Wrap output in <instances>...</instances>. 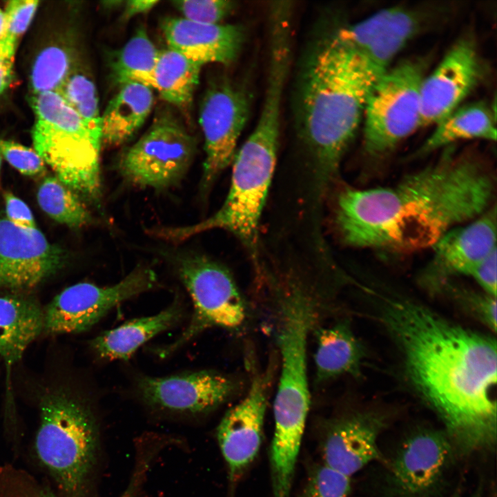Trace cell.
Instances as JSON below:
<instances>
[{
  "label": "cell",
  "mask_w": 497,
  "mask_h": 497,
  "mask_svg": "<svg viewBox=\"0 0 497 497\" xmlns=\"http://www.w3.org/2000/svg\"><path fill=\"white\" fill-rule=\"evenodd\" d=\"M380 298L381 320L400 352L407 378L440 420L456 455L494 447L496 339L413 300Z\"/></svg>",
  "instance_id": "6da1fadb"
},
{
  "label": "cell",
  "mask_w": 497,
  "mask_h": 497,
  "mask_svg": "<svg viewBox=\"0 0 497 497\" xmlns=\"http://www.w3.org/2000/svg\"><path fill=\"white\" fill-rule=\"evenodd\" d=\"M435 162L392 186L347 188L338 197L337 231L348 246L409 253L487 211L496 191L480 160L447 148Z\"/></svg>",
  "instance_id": "7a4b0ae2"
},
{
  "label": "cell",
  "mask_w": 497,
  "mask_h": 497,
  "mask_svg": "<svg viewBox=\"0 0 497 497\" xmlns=\"http://www.w3.org/2000/svg\"><path fill=\"white\" fill-rule=\"evenodd\" d=\"M303 61L296 88V122L318 184L326 186L355 136L375 80L338 30L319 38Z\"/></svg>",
  "instance_id": "3957f363"
},
{
  "label": "cell",
  "mask_w": 497,
  "mask_h": 497,
  "mask_svg": "<svg viewBox=\"0 0 497 497\" xmlns=\"http://www.w3.org/2000/svg\"><path fill=\"white\" fill-rule=\"evenodd\" d=\"M279 139L251 132L235 155L228 195L213 215L193 225L155 228L150 233L166 241L180 242L208 231L224 230L233 234L255 257L260 219L275 168Z\"/></svg>",
  "instance_id": "277c9868"
},
{
  "label": "cell",
  "mask_w": 497,
  "mask_h": 497,
  "mask_svg": "<svg viewBox=\"0 0 497 497\" xmlns=\"http://www.w3.org/2000/svg\"><path fill=\"white\" fill-rule=\"evenodd\" d=\"M30 104L35 115L32 131L35 151L60 182L98 203L101 142L57 92L31 95Z\"/></svg>",
  "instance_id": "5b68a950"
},
{
  "label": "cell",
  "mask_w": 497,
  "mask_h": 497,
  "mask_svg": "<svg viewBox=\"0 0 497 497\" xmlns=\"http://www.w3.org/2000/svg\"><path fill=\"white\" fill-rule=\"evenodd\" d=\"M35 449L58 488L81 497L96 462L98 431L88 407L63 393L45 396Z\"/></svg>",
  "instance_id": "8992f818"
},
{
  "label": "cell",
  "mask_w": 497,
  "mask_h": 497,
  "mask_svg": "<svg viewBox=\"0 0 497 497\" xmlns=\"http://www.w3.org/2000/svg\"><path fill=\"white\" fill-rule=\"evenodd\" d=\"M424 66L404 61L373 84L364 107V148L373 158L391 152L420 127V88Z\"/></svg>",
  "instance_id": "52a82bcc"
},
{
  "label": "cell",
  "mask_w": 497,
  "mask_h": 497,
  "mask_svg": "<svg viewBox=\"0 0 497 497\" xmlns=\"http://www.w3.org/2000/svg\"><path fill=\"white\" fill-rule=\"evenodd\" d=\"M196 142L170 111H159L145 133L122 155L119 170L134 185L161 190L176 185L187 173Z\"/></svg>",
  "instance_id": "ba28073f"
},
{
  "label": "cell",
  "mask_w": 497,
  "mask_h": 497,
  "mask_svg": "<svg viewBox=\"0 0 497 497\" xmlns=\"http://www.w3.org/2000/svg\"><path fill=\"white\" fill-rule=\"evenodd\" d=\"M456 454L443 430L419 427L400 442L387 464L380 497H438Z\"/></svg>",
  "instance_id": "9c48e42d"
},
{
  "label": "cell",
  "mask_w": 497,
  "mask_h": 497,
  "mask_svg": "<svg viewBox=\"0 0 497 497\" xmlns=\"http://www.w3.org/2000/svg\"><path fill=\"white\" fill-rule=\"evenodd\" d=\"M178 273L193 304V313L182 334L164 349L169 353L200 332L213 327L233 329L246 318L242 295L230 272L204 255L180 260Z\"/></svg>",
  "instance_id": "30bf717a"
},
{
  "label": "cell",
  "mask_w": 497,
  "mask_h": 497,
  "mask_svg": "<svg viewBox=\"0 0 497 497\" xmlns=\"http://www.w3.org/2000/svg\"><path fill=\"white\" fill-rule=\"evenodd\" d=\"M251 94L242 83L221 77L211 83L199 108L205 157L202 188L208 190L229 166L251 110Z\"/></svg>",
  "instance_id": "8fae6325"
},
{
  "label": "cell",
  "mask_w": 497,
  "mask_h": 497,
  "mask_svg": "<svg viewBox=\"0 0 497 497\" xmlns=\"http://www.w3.org/2000/svg\"><path fill=\"white\" fill-rule=\"evenodd\" d=\"M156 282L154 271L139 267L109 286L88 282L72 285L57 295L44 310L43 331L50 334L85 331L118 304L152 289Z\"/></svg>",
  "instance_id": "7c38bea8"
},
{
  "label": "cell",
  "mask_w": 497,
  "mask_h": 497,
  "mask_svg": "<svg viewBox=\"0 0 497 497\" xmlns=\"http://www.w3.org/2000/svg\"><path fill=\"white\" fill-rule=\"evenodd\" d=\"M496 205L464 226L442 235L432 246L433 255L420 276V283L432 292L458 275L469 276L476 266L496 248Z\"/></svg>",
  "instance_id": "4fadbf2b"
},
{
  "label": "cell",
  "mask_w": 497,
  "mask_h": 497,
  "mask_svg": "<svg viewBox=\"0 0 497 497\" xmlns=\"http://www.w3.org/2000/svg\"><path fill=\"white\" fill-rule=\"evenodd\" d=\"M474 43L462 39L453 45L420 88V127L436 125L459 107L482 76Z\"/></svg>",
  "instance_id": "5bb4252c"
},
{
  "label": "cell",
  "mask_w": 497,
  "mask_h": 497,
  "mask_svg": "<svg viewBox=\"0 0 497 497\" xmlns=\"http://www.w3.org/2000/svg\"><path fill=\"white\" fill-rule=\"evenodd\" d=\"M62 261L61 250L37 228L0 219V287L32 288L53 274Z\"/></svg>",
  "instance_id": "9a60e30c"
},
{
  "label": "cell",
  "mask_w": 497,
  "mask_h": 497,
  "mask_svg": "<svg viewBox=\"0 0 497 497\" xmlns=\"http://www.w3.org/2000/svg\"><path fill=\"white\" fill-rule=\"evenodd\" d=\"M386 425V418L373 411L331 420L322 440L324 465L350 477L373 461H383L378 443Z\"/></svg>",
  "instance_id": "2e32d148"
},
{
  "label": "cell",
  "mask_w": 497,
  "mask_h": 497,
  "mask_svg": "<svg viewBox=\"0 0 497 497\" xmlns=\"http://www.w3.org/2000/svg\"><path fill=\"white\" fill-rule=\"evenodd\" d=\"M235 387L231 378L207 371L162 378L144 377L138 383L143 399L149 405L191 413L216 408L232 396Z\"/></svg>",
  "instance_id": "e0dca14e"
},
{
  "label": "cell",
  "mask_w": 497,
  "mask_h": 497,
  "mask_svg": "<svg viewBox=\"0 0 497 497\" xmlns=\"http://www.w3.org/2000/svg\"><path fill=\"white\" fill-rule=\"evenodd\" d=\"M267 392L266 378L255 377L244 398L225 413L217 427V441L232 479L242 473L259 451Z\"/></svg>",
  "instance_id": "ac0fdd59"
},
{
  "label": "cell",
  "mask_w": 497,
  "mask_h": 497,
  "mask_svg": "<svg viewBox=\"0 0 497 497\" xmlns=\"http://www.w3.org/2000/svg\"><path fill=\"white\" fill-rule=\"evenodd\" d=\"M162 30L168 48L202 66L211 63L231 64L245 39L241 26L201 23L183 17L165 19Z\"/></svg>",
  "instance_id": "d6986e66"
},
{
  "label": "cell",
  "mask_w": 497,
  "mask_h": 497,
  "mask_svg": "<svg viewBox=\"0 0 497 497\" xmlns=\"http://www.w3.org/2000/svg\"><path fill=\"white\" fill-rule=\"evenodd\" d=\"M153 103L151 88L138 83L120 86L101 115V146L117 147L128 142L146 121Z\"/></svg>",
  "instance_id": "ffe728a7"
},
{
  "label": "cell",
  "mask_w": 497,
  "mask_h": 497,
  "mask_svg": "<svg viewBox=\"0 0 497 497\" xmlns=\"http://www.w3.org/2000/svg\"><path fill=\"white\" fill-rule=\"evenodd\" d=\"M44 310L33 298L0 296V355L12 365L43 331Z\"/></svg>",
  "instance_id": "44dd1931"
},
{
  "label": "cell",
  "mask_w": 497,
  "mask_h": 497,
  "mask_svg": "<svg viewBox=\"0 0 497 497\" xmlns=\"http://www.w3.org/2000/svg\"><path fill=\"white\" fill-rule=\"evenodd\" d=\"M182 315V307L175 302L157 314L104 331L92 340V348L105 360H128L144 343L173 326Z\"/></svg>",
  "instance_id": "7402d4cb"
},
{
  "label": "cell",
  "mask_w": 497,
  "mask_h": 497,
  "mask_svg": "<svg viewBox=\"0 0 497 497\" xmlns=\"http://www.w3.org/2000/svg\"><path fill=\"white\" fill-rule=\"evenodd\" d=\"M495 116L492 108L483 101L460 106L436 124L435 129L417 150L415 156L427 155L460 140L496 141Z\"/></svg>",
  "instance_id": "603a6c76"
},
{
  "label": "cell",
  "mask_w": 497,
  "mask_h": 497,
  "mask_svg": "<svg viewBox=\"0 0 497 497\" xmlns=\"http://www.w3.org/2000/svg\"><path fill=\"white\" fill-rule=\"evenodd\" d=\"M364 356V348L348 322L320 329L314 357L316 380L323 382L342 375H358Z\"/></svg>",
  "instance_id": "cb8c5ba5"
},
{
  "label": "cell",
  "mask_w": 497,
  "mask_h": 497,
  "mask_svg": "<svg viewBox=\"0 0 497 497\" xmlns=\"http://www.w3.org/2000/svg\"><path fill=\"white\" fill-rule=\"evenodd\" d=\"M202 67L172 48L159 51L153 74V88L167 103L186 108L199 84Z\"/></svg>",
  "instance_id": "d4e9b609"
},
{
  "label": "cell",
  "mask_w": 497,
  "mask_h": 497,
  "mask_svg": "<svg viewBox=\"0 0 497 497\" xmlns=\"http://www.w3.org/2000/svg\"><path fill=\"white\" fill-rule=\"evenodd\" d=\"M419 22L413 11L397 7L387 24L359 53L375 81L390 68L391 61L416 33Z\"/></svg>",
  "instance_id": "484cf974"
},
{
  "label": "cell",
  "mask_w": 497,
  "mask_h": 497,
  "mask_svg": "<svg viewBox=\"0 0 497 497\" xmlns=\"http://www.w3.org/2000/svg\"><path fill=\"white\" fill-rule=\"evenodd\" d=\"M159 52L146 29L139 28L112 57L110 67L114 81L119 86L138 83L153 88Z\"/></svg>",
  "instance_id": "4316f807"
},
{
  "label": "cell",
  "mask_w": 497,
  "mask_h": 497,
  "mask_svg": "<svg viewBox=\"0 0 497 497\" xmlns=\"http://www.w3.org/2000/svg\"><path fill=\"white\" fill-rule=\"evenodd\" d=\"M37 197L41 208L61 224L78 228L93 220L77 194L56 177L44 178L39 186Z\"/></svg>",
  "instance_id": "83f0119b"
},
{
  "label": "cell",
  "mask_w": 497,
  "mask_h": 497,
  "mask_svg": "<svg viewBox=\"0 0 497 497\" xmlns=\"http://www.w3.org/2000/svg\"><path fill=\"white\" fill-rule=\"evenodd\" d=\"M74 68L72 51L66 45L56 43L46 46L31 67V95L57 92Z\"/></svg>",
  "instance_id": "f1b7e54d"
},
{
  "label": "cell",
  "mask_w": 497,
  "mask_h": 497,
  "mask_svg": "<svg viewBox=\"0 0 497 497\" xmlns=\"http://www.w3.org/2000/svg\"><path fill=\"white\" fill-rule=\"evenodd\" d=\"M57 92L77 113L92 135L101 142V115L93 81L75 67Z\"/></svg>",
  "instance_id": "f546056e"
},
{
  "label": "cell",
  "mask_w": 497,
  "mask_h": 497,
  "mask_svg": "<svg viewBox=\"0 0 497 497\" xmlns=\"http://www.w3.org/2000/svg\"><path fill=\"white\" fill-rule=\"evenodd\" d=\"M439 292L449 297L465 312L483 324L491 331H496V298L485 292H476L458 286L451 281L445 284Z\"/></svg>",
  "instance_id": "4dcf8cb0"
},
{
  "label": "cell",
  "mask_w": 497,
  "mask_h": 497,
  "mask_svg": "<svg viewBox=\"0 0 497 497\" xmlns=\"http://www.w3.org/2000/svg\"><path fill=\"white\" fill-rule=\"evenodd\" d=\"M350 477L324 465L313 469L300 497H347Z\"/></svg>",
  "instance_id": "1f68e13d"
},
{
  "label": "cell",
  "mask_w": 497,
  "mask_h": 497,
  "mask_svg": "<svg viewBox=\"0 0 497 497\" xmlns=\"http://www.w3.org/2000/svg\"><path fill=\"white\" fill-rule=\"evenodd\" d=\"M183 18L201 23H221L236 8V3L227 0H185L172 1Z\"/></svg>",
  "instance_id": "d6a6232c"
},
{
  "label": "cell",
  "mask_w": 497,
  "mask_h": 497,
  "mask_svg": "<svg viewBox=\"0 0 497 497\" xmlns=\"http://www.w3.org/2000/svg\"><path fill=\"white\" fill-rule=\"evenodd\" d=\"M0 497H57L26 471L5 465L0 468Z\"/></svg>",
  "instance_id": "836d02e7"
},
{
  "label": "cell",
  "mask_w": 497,
  "mask_h": 497,
  "mask_svg": "<svg viewBox=\"0 0 497 497\" xmlns=\"http://www.w3.org/2000/svg\"><path fill=\"white\" fill-rule=\"evenodd\" d=\"M0 153L23 175L35 176L46 170V164L35 150L19 143L0 139Z\"/></svg>",
  "instance_id": "e575fe53"
},
{
  "label": "cell",
  "mask_w": 497,
  "mask_h": 497,
  "mask_svg": "<svg viewBox=\"0 0 497 497\" xmlns=\"http://www.w3.org/2000/svg\"><path fill=\"white\" fill-rule=\"evenodd\" d=\"M35 0H13L7 3L4 34L19 39L29 27L38 8Z\"/></svg>",
  "instance_id": "d590c367"
},
{
  "label": "cell",
  "mask_w": 497,
  "mask_h": 497,
  "mask_svg": "<svg viewBox=\"0 0 497 497\" xmlns=\"http://www.w3.org/2000/svg\"><path fill=\"white\" fill-rule=\"evenodd\" d=\"M497 248L481 260L470 273L471 277L482 291L496 298Z\"/></svg>",
  "instance_id": "8d00e7d4"
},
{
  "label": "cell",
  "mask_w": 497,
  "mask_h": 497,
  "mask_svg": "<svg viewBox=\"0 0 497 497\" xmlns=\"http://www.w3.org/2000/svg\"><path fill=\"white\" fill-rule=\"evenodd\" d=\"M18 41L4 33L0 37V95L8 89L13 79Z\"/></svg>",
  "instance_id": "74e56055"
},
{
  "label": "cell",
  "mask_w": 497,
  "mask_h": 497,
  "mask_svg": "<svg viewBox=\"0 0 497 497\" xmlns=\"http://www.w3.org/2000/svg\"><path fill=\"white\" fill-rule=\"evenodd\" d=\"M7 219L20 227L36 228L33 215L28 205L12 193H4Z\"/></svg>",
  "instance_id": "f35d334b"
},
{
  "label": "cell",
  "mask_w": 497,
  "mask_h": 497,
  "mask_svg": "<svg viewBox=\"0 0 497 497\" xmlns=\"http://www.w3.org/2000/svg\"><path fill=\"white\" fill-rule=\"evenodd\" d=\"M159 1L157 0H128L124 1L121 19L128 21L130 18L144 14L152 10Z\"/></svg>",
  "instance_id": "ab89813d"
},
{
  "label": "cell",
  "mask_w": 497,
  "mask_h": 497,
  "mask_svg": "<svg viewBox=\"0 0 497 497\" xmlns=\"http://www.w3.org/2000/svg\"><path fill=\"white\" fill-rule=\"evenodd\" d=\"M144 468L142 469V470L137 471V474H135L130 480L128 487L124 491V492L122 494V495L120 497H134L137 490L138 489V487L140 485L141 483V477L142 474H143Z\"/></svg>",
  "instance_id": "60d3db41"
},
{
  "label": "cell",
  "mask_w": 497,
  "mask_h": 497,
  "mask_svg": "<svg viewBox=\"0 0 497 497\" xmlns=\"http://www.w3.org/2000/svg\"><path fill=\"white\" fill-rule=\"evenodd\" d=\"M125 1H103V6L106 9L112 10L113 8H117L123 6Z\"/></svg>",
  "instance_id": "b9f144b4"
},
{
  "label": "cell",
  "mask_w": 497,
  "mask_h": 497,
  "mask_svg": "<svg viewBox=\"0 0 497 497\" xmlns=\"http://www.w3.org/2000/svg\"><path fill=\"white\" fill-rule=\"evenodd\" d=\"M6 18L4 12L0 8V37L3 35L5 30Z\"/></svg>",
  "instance_id": "7bdbcfd3"
},
{
  "label": "cell",
  "mask_w": 497,
  "mask_h": 497,
  "mask_svg": "<svg viewBox=\"0 0 497 497\" xmlns=\"http://www.w3.org/2000/svg\"><path fill=\"white\" fill-rule=\"evenodd\" d=\"M1 162H2V156L0 153V173H1Z\"/></svg>",
  "instance_id": "ee69618b"
}]
</instances>
